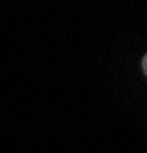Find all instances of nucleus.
<instances>
[{"instance_id":"f257e3e1","label":"nucleus","mask_w":147,"mask_h":153,"mask_svg":"<svg viewBox=\"0 0 147 153\" xmlns=\"http://www.w3.org/2000/svg\"><path fill=\"white\" fill-rule=\"evenodd\" d=\"M141 66H143V71H144V75L147 76V54L143 57V61H141Z\"/></svg>"}]
</instances>
